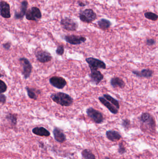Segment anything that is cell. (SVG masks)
Segmentation results:
<instances>
[{
    "label": "cell",
    "mask_w": 158,
    "mask_h": 159,
    "mask_svg": "<svg viewBox=\"0 0 158 159\" xmlns=\"http://www.w3.org/2000/svg\"><path fill=\"white\" fill-rule=\"evenodd\" d=\"M82 157L85 159H96V156L91 151L88 149H84L82 152Z\"/></svg>",
    "instance_id": "cell-23"
},
{
    "label": "cell",
    "mask_w": 158,
    "mask_h": 159,
    "mask_svg": "<svg viewBox=\"0 0 158 159\" xmlns=\"http://www.w3.org/2000/svg\"><path fill=\"white\" fill-rule=\"evenodd\" d=\"M103 97L108 101L110 102L112 105H113L117 110L120 109V104H119V101L115 99L113 97L108 94H104L103 95Z\"/></svg>",
    "instance_id": "cell-22"
},
{
    "label": "cell",
    "mask_w": 158,
    "mask_h": 159,
    "mask_svg": "<svg viewBox=\"0 0 158 159\" xmlns=\"http://www.w3.org/2000/svg\"><path fill=\"white\" fill-rule=\"evenodd\" d=\"M122 125L125 129H128L130 126V122L128 119H124L123 120L122 123Z\"/></svg>",
    "instance_id": "cell-29"
},
{
    "label": "cell",
    "mask_w": 158,
    "mask_h": 159,
    "mask_svg": "<svg viewBox=\"0 0 158 159\" xmlns=\"http://www.w3.org/2000/svg\"><path fill=\"white\" fill-rule=\"evenodd\" d=\"M105 159H110V158H109V157H105Z\"/></svg>",
    "instance_id": "cell-36"
},
{
    "label": "cell",
    "mask_w": 158,
    "mask_h": 159,
    "mask_svg": "<svg viewBox=\"0 0 158 159\" xmlns=\"http://www.w3.org/2000/svg\"><path fill=\"white\" fill-rule=\"evenodd\" d=\"M64 52V48L63 45L58 46L56 50V53L58 55H62Z\"/></svg>",
    "instance_id": "cell-30"
},
{
    "label": "cell",
    "mask_w": 158,
    "mask_h": 159,
    "mask_svg": "<svg viewBox=\"0 0 158 159\" xmlns=\"http://www.w3.org/2000/svg\"><path fill=\"white\" fill-rule=\"evenodd\" d=\"M35 56L38 61L41 63L48 62L52 59V56L48 52L42 49L37 51Z\"/></svg>",
    "instance_id": "cell-11"
},
{
    "label": "cell",
    "mask_w": 158,
    "mask_h": 159,
    "mask_svg": "<svg viewBox=\"0 0 158 159\" xmlns=\"http://www.w3.org/2000/svg\"><path fill=\"white\" fill-rule=\"evenodd\" d=\"M3 47L6 50H9L11 47V43L10 42H7L3 44Z\"/></svg>",
    "instance_id": "cell-33"
},
{
    "label": "cell",
    "mask_w": 158,
    "mask_h": 159,
    "mask_svg": "<svg viewBox=\"0 0 158 159\" xmlns=\"http://www.w3.org/2000/svg\"><path fill=\"white\" fill-rule=\"evenodd\" d=\"M54 139L59 143H63L66 140V136L62 130L58 127H55L53 130Z\"/></svg>",
    "instance_id": "cell-14"
},
{
    "label": "cell",
    "mask_w": 158,
    "mask_h": 159,
    "mask_svg": "<svg viewBox=\"0 0 158 159\" xmlns=\"http://www.w3.org/2000/svg\"><path fill=\"white\" fill-rule=\"evenodd\" d=\"M6 119L10 121L14 125H16L17 122V117L15 114H9L6 116Z\"/></svg>",
    "instance_id": "cell-26"
},
{
    "label": "cell",
    "mask_w": 158,
    "mask_h": 159,
    "mask_svg": "<svg viewBox=\"0 0 158 159\" xmlns=\"http://www.w3.org/2000/svg\"><path fill=\"white\" fill-rule=\"evenodd\" d=\"M51 98L57 104L64 107L71 106L73 102V99L71 96L62 92L52 94Z\"/></svg>",
    "instance_id": "cell-1"
},
{
    "label": "cell",
    "mask_w": 158,
    "mask_h": 159,
    "mask_svg": "<svg viewBox=\"0 0 158 159\" xmlns=\"http://www.w3.org/2000/svg\"><path fill=\"white\" fill-rule=\"evenodd\" d=\"M132 72L133 74L138 77L145 78H150L152 76L153 74V71L149 69H143L140 71L133 70Z\"/></svg>",
    "instance_id": "cell-15"
},
{
    "label": "cell",
    "mask_w": 158,
    "mask_h": 159,
    "mask_svg": "<svg viewBox=\"0 0 158 159\" xmlns=\"http://www.w3.org/2000/svg\"><path fill=\"white\" fill-rule=\"evenodd\" d=\"M7 86L3 81L0 80V94L4 93L7 91Z\"/></svg>",
    "instance_id": "cell-27"
},
{
    "label": "cell",
    "mask_w": 158,
    "mask_h": 159,
    "mask_svg": "<svg viewBox=\"0 0 158 159\" xmlns=\"http://www.w3.org/2000/svg\"><path fill=\"white\" fill-rule=\"evenodd\" d=\"M98 25L99 27L103 30H106L110 28L111 25L110 21L106 19H101L98 22Z\"/></svg>",
    "instance_id": "cell-21"
},
{
    "label": "cell",
    "mask_w": 158,
    "mask_h": 159,
    "mask_svg": "<svg viewBox=\"0 0 158 159\" xmlns=\"http://www.w3.org/2000/svg\"><path fill=\"white\" fill-rule=\"evenodd\" d=\"M3 75H2V74H0V78L2 77H3Z\"/></svg>",
    "instance_id": "cell-35"
},
{
    "label": "cell",
    "mask_w": 158,
    "mask_h": 159,
    "mask_svg": "<svg viewBox=\"0 0 158 159\" xmlns=\"http://www.w3.org/2000/svg\"><path fill=\"white\" fill-rule=\"evenodd\" d=\"M60 24L62 27L69 31H75L78 27V24L73 19L65 17L61 20Z\"/></svg>",
    "instance_id": "cell-4"
},
{
    "label": "cell",
    "mask_w": 158,
    "mask_h": 159,
    "mask_svg": "<svg viewBox=\"0 0 158 159\" xmlns=\"http://www.w3.org/2000/svg\"><path fill=\"white\" fill-rule=\"evenodd\" d=\"M20 63L23 67V74L25 79H27L30 77L32 70V66L31 63L27 58H21L19 59Z\"/></svg>",
    "instance_id": "cell-7"
},
{
    "label": "cell",
    "mask_w": 158,
    "mask_h": 159,
    "mask_svg": "<svg viewBox=\"0 0 158 159\" xmlns=\"http://www.w3.org/2000/svg\"><path fill=\"white\" fill-rule=\"evenodd\" d=\"M156 41L153 39H148L146 40V44L148 46H151L155 45Z\"/></svg>",
    "instance_id": "cell-31"
},
{
    "label": "cell",
    "mask_w": 158,
    "mask_h": 159,
    "mask_svg": "<svg viewBox=\"0 0 158 159\" xmlns=\"http://www.w3.org/2000/svg\"><path fill=\"white\" fill-rule=\"evenodd\" d=\"M90 69V74H89V76L91 79V82L97 85L103 79L104 76L98 69Z\"/></svg>",
    "instance_id": "cell-12"
},
{
    "label": "cell",
    "mask_w": 158,
    "mask_h": 159,
    "mask_svg": "<svg viewBox=\"0 0 158 159\" xmlns=\"http://www.w3.org/2000/svg\"><path fill=\"white\" fill-rule=\"evenodd\" d=\"M27 91V95L30 98L32 99L36 100L37 99V96L36 95V93H38L39 91H36L35 89L33 88H30L28 87H26Z\"/></svg>",
    "instance_id": "cell-24"
},
{
    "label": "cell",
    "mask_w": 158,
    "mask_h": 159,
    "mask_svg": "<svg viewBox=\"0 0 158 159\" xmlns=\"http://www.w3.org/2000/svg\"><path fill=\"white\" fill-rule=\"evenodd\" d=\"M110 84L113 88H123L125 86V84L122 79L119 77H114L111 79Z\"/></svg>",
    "instance_id": "cell-20"
},
{
    "label": "cell",
    "mask_w": 158,
    "mask_h": 159,
    "mask_svg": "<svg viewBox=\"0 0 158 159\" xmlns=\"http://www.w3.org/2000/svg\"><path fill=\"white\" fill-rule=\"evenodd\" d=\"M77 3H78V5L80 7H85V6H86V4H85L84 2H78Z\"/></svg>",
    "instance_id": "cell-34"
},
{
    "label": "cell",
    "mask_w": 158,
    "mask_h": 159,
    "mask_svg": "<svg viewBox=\"0 0 158 159\" xmlns=\"http://www.w3.org/2000/svg\"><path fill=\"white\" fill-rule=\"evenodd\" d=\"M99 100L100 102L105 106L113 114H116L118 113V110H117L113 105L110 103L109 101L106 100L103 97H99Z\"/></svg>",
    "instance_id": "cell-16"
},
{
    "label": "cell",
    "mask_w": 158,
    "mask_h": 159,
    "mask_svg": "<svg viewBox=\"0 0 158 159\" xmlns=\"http://www.w3.org/2000/svg\"><path fill=\"white\" fill-rule=\"evenodd\" d=\"M49 82L52 86L60 89L64 88L67 84L66 80L61 77H52L50 79Z\"/></svg>",
    "instance_id": "cell-10"
},
{
    "label": "cell",
    "mask_w": 158,
    "mask_h": 159,
    "mask_svg": "<svg viewBox=\"0 0 158 159\" xmlns=\"http://www.w3.org/2000/svg\"><path fill=\"white\" fill-rule=\"evenodd\" d=\"M141 124L145 127L149 129H155V122L152 115L148 113H144L141 114L139 118Z\"/></svg>",
    "instance_id": "cell-3"
},
{
    "label": "cell",
    "mask_w": 158,
    "mask_h": 159,
    "mask_svg": "<svg viewBox=\"0 0 158 159\" xmlns=\"http://www.w3.org/2000/svg\"><path fill=\"white\" fill-rule=\"evenodd\" d=\"M144 16L147 19L153 21H157L158 18V16L157 14L151 12H148L145 13L144 14Z\"/></svg>",
    "instance_id": "cell-25"
},
{
    "label": "cell",
    "mask_w": 158,
    "mask_h": 159,
    "mask_svg": "<svg viewBox=\"0 0 158 159\" xmlns=\"http://www.w3.org/2000/svg\"><path fill=\"white\" fill-rule=\"evenodd\" d=\"M0 14L4 18H10L11 17L10 5L3 1L0 2Z\"/></svg>",
    "instance_id": "cell-13"
},
{
    "label": "cell",
    "mask_w": 158,
    "mask_h": 159,
    "mask_svg": "<svg viewBox=\"0 0 158 159\" xmlns=\"http://www.w3.org/2000/svg\"><path fill=\"white\" fill-rule=\"evenodd\" d=\"M107 138L113 142L119 141L122 138V135L119 132L114 130H108L106 132Z\"/></svg>",
    "instance_id": "cell-17"
},
{
    "label": "cell",
    "mask_w": 158,
    "mask_h": 159,
    "mask_svg": "<svg viewBox=\"0 0 158 159\" xmlns=\"http://www.w3.org/2000/svg\"><path fill=\"white\" fill-rule=\"evenodd\" d=\"M88 116L97 124H101L104 120L102 113L92 108H89L86 110Z\"/></svg>",
    "instance_id": "cell-5"
},
{
    "label": "cell",
    "mask_w": 158,
    "mask_h": 159,
    "mask_svg": "<svg viewBox=\"0 0 158 159\" xmlns=\"http://www.w3.org/2000/svg\"><path fill=\"white\" fill-rule=\"evenodd\" d=\"M27 19L30 21H37L42 17L41 12L39 8L36 7H32L29 9L26 14Z\"/></svg>",
    "instance_id": "cell-8"
},
{
    "label": "cell",
    "mask_w": 158,
    "mask_h": 159,
    "mask_svg": "<svg viewBox=\"0 0 158 159\" xmlns=\"http://www.w3.org/2000/svg\"><path fill=\"white\" fill-rule=\"evenodd\" d=\"M64 39L67 43L73 45H80L86 41L85 37L74 35L65 36Z\"/></svg>",
    "instance_id": "cell-9"
},
{
    "label": "cell",
    "mask_w": 158,
    "mask_h": 159,
    "mask_svg": "<svg viewBox=\"0 0 158 159\" xmlns=\"http://www.w3.org/2000/svg\"><path fill=\"white\" fill-rule=\"evenodd\" d=\"M33 134L40 136L48 137L50 135V133L48 130L44 127H36L32 130Z\"/></svg>",
    "instance_id": "cell-19"
},
{
    "label": "cell",
    "mask_w": 158,
    "mask_h": 159,
    "mask_svg": "<svg viewBox=\"0 0 158 159\" xmlns=\"http://www.w3.org/2000/svg\"><path fill=\"white\" fill-rule=\"evenodd\" d=\"M6 96L3 94H0V103L4 104L6 102Z\"/></svg>",
    "instance_id": "cell-32"
},
{
    "label": "cell",
    "mask_w": 158,
    "mask_h": 159,
    "mask_svg": "<svg viewBox=\"0 0 158 159\" xmlns=\"http://www.w3.org/2000/svg\"><path fill=\"white\" fill-rule=\"evenodd\" d=\"M118 152L121 154H124L126 152V148L124 146V145L122 142H120L119 144V148L118 149Z\"/></svg>",
    "instance_id": "cell-28"
},
{
    "label": "cell",
    "mask_w": 158,
    "mask_h": 159,
    "mask_svg": "<svg viewBox=\"0 0 158 159\" xmlns=\"http://www.w3.org/2000/svg\"><path fill=\"white\" fill-rule=\"evenodd\" d=\"M79 17L82 22L90 24L97 19V15L92 9H85L80 12Z\"/></svg>",
    "instance_id": "cell-2"
},
{
    "label": "cell",
    "mask_w": 158,
    "mask_h": 159,
    "mask_svg": "<svg viewBox=\"0 0 158 159\" xmlns=\"http://www.w3.org/2000/svg\"><path fill=\"white\" fill-rule=\"evenodd\" d=\"M28 2L27 1H24L21 4V11L20 12H15V17L16 19H22L25 15L27 10Z\"/></svg>",
    "instance_id": "cell-18"
},
{
    "label": "cell",
    "mask_w": 158,
    "mask_h": 159,
    "mask_svg": "<svg viewBox=\"0 0 158 159\" xmlns=\"http://www.w3.org/2000/svg\"><path fill=\"white\" fill-rule=\"evenodd\" d=\"M86 62L89 64L90 69H98V68L105 69L106 64L101 60L93 57H89L86 59Z\"/></svg>",
    "instance_id": "cell-6"
}]
</instances>
